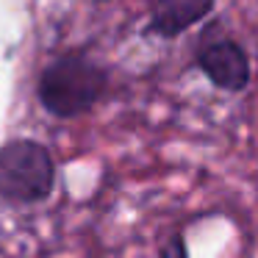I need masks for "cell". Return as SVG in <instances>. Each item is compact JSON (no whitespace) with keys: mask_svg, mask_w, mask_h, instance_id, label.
<instances>
[{"mask_svg":"<svg viewBox=\"0 0 258 258\" xmlns=\"http://www.w3.org/2000/svg\"><path fill=\"white\" fill-rule=\"evenodd\" d=\"M56 183L50 150L34 139H12L0 147V197L12 203H42Z\"/></svg>","mask_w":258,"mask_h":258,"instance_id":"cell-2","label":"cell"},{"mask_svg":"<svg viewBox=\"0 0 258 258\" xmlns=\"http://www.w3.org/2000/svg\"><path fill=\"white\" fill-rule=\"evenodd\" d=\"M161 258H189L183 233H172L167 241H164L161 244Z\"/></svg>","mask_w":258,"mask_h":258,"instance_id":"cell-5","label":"cell"},{"mask_svg":"<svg viewBox=\"0 0 258 258\" xmlns=\"http://www.w3.org/2000/svg\"><path fill=\"white\" fill-rule=\"evenodd\" d=\"M108 89V73L97 61L81 53H70V56L56 58L47 64L45 73L39 78L36 95L45 111L53 117H81L89 108L100 103V97Z\"/></svg>","mask_w":258,"mask_h":258,"instance_id":"cell-1","label":"cell"},{"mask_svg":"<svg viewBox=\"0 0 258 258\" xmlns=\"http://www.w3.org/2000/svg\"><path fill=\"white\" fill-rule=\"evenodd\" d=\"M214 9L217 0H153L145 34L158 39H178L191 25L211 17Z\"/></svg>","mask_w":258,"mask_h":258,"instance_id":"cell-4","label":"cell"},{"mask_svg":"<svg viewBox=\"0 0 258 258\" xmlns=\"http://www.w3.org/2000/svg\"><path fill=\"white\" fill-rule=\"evenodd\" d=\"M195 64L219 92L241 95L252 84V61L239 39L219 34V20L206 25L195 47Z\"/></svg>","mask_w":258,"mask_h":258,"instance_id":"cell-3","label":"cell"}]
</instances>
